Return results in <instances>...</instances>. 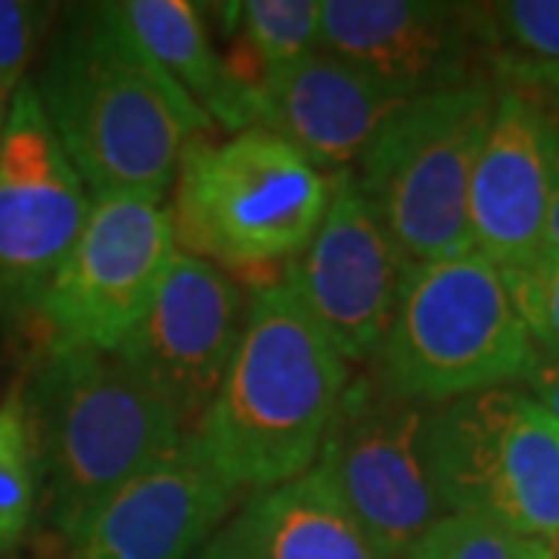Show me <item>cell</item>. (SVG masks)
<instances>
[{"label":"cell","mask_w":559,"mask_h":559,"mask_svg":"<svg viewBox=\"0 0 559 559\" xmlns=\"http://www.w3.org/2000/svg\"><path fill=\"white\" fill-rule=\"evenodd\" d=\"M32 84L91 200L165 202L183 146L215 134L212 119L121 35L103 3L66 13Z\"/></svg>","instance_id":"1"},{"label":"cell","mask_w":559,"mask_h":559,"mask_svg":"<svg viewBox=\"0 0 559 559\" xmlns=\"http://www.w3.org/2000/svg\"><path fill=\"white\" fill-rule=\"evenodd\" d=\"M348 382L352 364L286 280L264 283L249 289L237 355L190 439L234 488H280L318 463Z\"/></svg>","instance_id":"2"},{"label":"cell","mask_w":559,"mask_h":559,"mask_svg":"<svg viewBox=\"0 0 559 559\" xmlns=\"http://www.w3.org/2000/svg\"><path fill=\"white\" fill-rule=\"evenodd\" d=\"M25 382L44 522L62 547L124 481L187 439L119 352L47 345Z\"/></svg>","instance_id":"3"},{"label":"cell","mask_w":559,"mask_h":559,"mask_svg":"<svg viewBox=\"0 0 559 559\" xmlns=\"http://www.w3.org/2000/svg\"><path fill=\"white\" fill-rule=\"evenodd\" d=\"M326 205L330 175L277 134L246 128L183 146L168 212L180 252L255 289L308 249Z\"/></svg>","instance_id":"4"},{"label":"cell","mask_w":559,"mask_h":559,"mask_svg":"<svg viewBox=\"0 0 559 559\" xmlns=\"http://www.w3.org/2000/svg\"><path fill=\"white\" fill-rule=\"evenodd\" d=\"M535 345L498 264L466 252L411 264L370 367L401 399L448 404L525 377Z\"/></svg>","instance_id":"5"},{"label":"cell","mask_w":559,"mask_h":559,"mask_svg":"<svg viewBox=\"0 0 559 559\" xmlns=\"http://www.w3.org/2000/svg\"><path fill=\"white\" fill-rule=\"evenodd\" d=\"M495 106L491 81L414 97L348 168L360 200L407 264L473 252L469 183Z\"/></svg>","instance_id":"6"},{"label":"cell","mask_w":559,"mask_h":559,"mask_svg":"<svg viewBox=\"0 0 559 559\" xmlns=\"http://www.w3.org/2000/svg\"><path fill=\"white\" fill-rule=\"evenodd\" d=\"M429 460L448 513L485 516L520 538L559 540V423L522 385L436 404Z\"/></svg>","instance_id":"7"},{"label":"cell","mask_w":559,"mask_h":559,"mask_svg":"<svg viewBox=\"0 0 559 559\" xmlns=\"http://www.w3.org/2000/svg\"><path fill=\"white\" fill-rule=\"evenodd\" d=\"M429 414L370 367L348 382L314 463L380 559H411L448 513L429 460Z\"/></svg>","instance_id":"8"},{"label":"cell","mask_w":559,"mask_h":559,"mask_svg":"<svg viewBox=\"0 0 559 559\" xmlns=\"http://www.w3.org/2000/svg\"><path fill=\"white\" fill-rule=\"evenodd\" d=\"M178 255L165 202L94 197L38 305L47 345L119 352Z\"/></svg>","instance_id":"9"},{"label":"cell","mask_w":559,"mask_h":559,"mask_svg":"<svg viewBox=\"0 0 559 559\" xmlns=\"http://www.w3.org/2000/svg\"><path fill=\"white\" fill-rule=\"evenodd\" d=\"M91 193L44 116L35 84H20L0 150V318L25 320L79 240Z\"/></svg>","instance_id":"10"},{"label":"cell","mask_w":559,"mask_h":559,"mask_svg":"<svg viewBox=\"0 0 559 559\" xmlns=\"http://www.w3.org/2000/svg\"><path fill=\"white\" fill-rule=\"evenodd\" d=\"M246 305L230 274L178 249L150 308L121 342L119 358L175 411L187 436L197 432L227 377Z\"/></svg>","instance_id":"11"},{"label":"cell","mask_w":559,"mask_h":559,"mask_svg":"<svg viewBox=\"0 0 559 559\" xmlns=\"http://www.w3.org/2000/svg\"><path fill=\"white\" fill-rule=\"evenodd\" d=\"M407 267L345 168L330 175L326 215L283 280L342 358L370 364L392 326Z\"/></svg>","instance_id":"12"},{"label":"cell","mask_w":559,"mask_h":559,"mask_svg":"<svg viewBox=\"0 0 559 559\" xmlns=\"http://www.w3.org/2000/svg\"><path fill=\"white\" fill-rule=\"evenodd\" d=\"M320 47L355 62L401 100L488 81L476 3L323 0Z\"/></svg>","instance_id":"13"},{"label":"cell","mask_w":559,"mask_h":559,"mask_svg":"<svg viewBox=\"0 0 559 559\" xmlns=\"http://www.w3.org/2000/svg\"><path fill=\"white\" fill-rule=\"evenodd\" d=\"M237 495L187 436L103 500L66 544V559H187L224 525Z\"/></svg>","instance_id":"14"},{"label":"cell","mask_w":559,"mask_h":559,"mask_svg":"<svg viewBox=\"0 0 559 559\" xmlns=\"http://www.w3.org/2000/svg\"><path fill=\"white\" fill-rule=\"evenodd\" d=\"M557 143L554 112L498 91L495 119L469 183V230L473 252L500 271L520 267L544 249Z\"/></svg>","instance_id":"15"},{"label":"cell","mask_w":559,"mask_h":559,"mask_svg":"<svg viewBox=\"0 0 559 559\" xmlns=\"http://www.w3.org/2000/svg\"><path fill=\"white\" fill-rule=\"evenodd\" d=\"M407 100L330 50H314L264 81L252 128L293 143L323 175L355 168L382 124Z\"/></svg>","instance_id":"16"},{"label":"cell","mask_w":559,"mask_h":559,"mask_svg":"<svg viewBox=\"0 0 559 559\" xmlns=\"http://www.w3.org/2000/svg\"><path fill=\"white\" fill-rule=\"evenodd\" d=\"M106 16L121 35L138 44L190 100L200 106L215 128L237 134L252 128V112L230 84L221 53L212 47L209 25L190 0H116L103 3Z\"/></svg>","instance_id":"17"},{"label":"cell","mask_w":559,"mask_h":559,"mask_svg":"<svg viewBox=\"0 0 559 559\" xmlns=\"http://www.w3.org/2000/svg\"><path fill=\"white\" fill-rule=\"evenodd\" d=\"M237 522L259 559H380L320 469L255 491Z\"/></svg>","instance_id":"18"},{"label":"cell","mask_w":559,"mask_h":559,"mask_svg":"<svg viewBox=\"0 0 559 559\" xmlns=\"http://www.w3.org/2000/svg\"><path fill=\"white\" fill-rule=\"evenodd\" d=\"M485 75L559 119V0L476 3Z\"/></svg>","instance_id":"19"},{"label":"cell","mask_w":559,"mask_h":559,"mask_svg":"<svg viewBox=\"0 0 559 559\" xmlns=\"http://www.w3.org/2000/svg\"><path fill=\"white\" fill-rule=\"evenodd\" d=\"M218 10L227 38L221 66L249 112L274 72L320 50V0H246Z\"/></svg>","instance_id":"20"},{"label":"cell","mask_w":559,"mask_h":559,"mask_svg":"<svg viewBox=\"0 0 559 559\" xmlns=\"http://www.w3.org/2000/svg\"><path fill=\"white\" fill-rule=\"evenodd\" d=\"M40 485L25 407V382L0 399V559L13 557L38 525Z\"/></svg>","instance_id":"21"},{"label":"cell","mask_w":559,"mask_h":559,"mask_svg":"<svg viewBox=\"0 0 559 559\" xmlns=\"http://www.w3.org/2000/svg\"><path fill=\"white\" fill-rule=\"evenodd\" d=\"M535 538H520L473 513H444L414 547L411 559H528Z\"/></svg>","instance_id":"22"},{"label":"cell","mask_w":559,"mask_h":559,"mask_svg":"<svg viewBox=\"0 0 559 559\" xmlns=\"http://www.w3.org/2000/svg\"><path fill=\"white\" fill-rule=\"evenodd\" d=\"M513 305L538 355H559V252L540 249L535 259L503 271Z\"/></svg>","instance_id":"23"},{"label":"cell","mask_w":559,"mask_h":559,"mask_svg":"<svg viewBox=\"0 0 559 559\" xmlns=\"http://www.w3.org/2000/svg\"><path fill=\"white\" fill-rule=\"evenodd\" d=\"M60 16L57 3L0 0V87L20 91L38 47Z\"/></svg>","instance_id":"24"},{"label":"cell","mask_w":559,"mask_h":559,"mask_svg":"<svg viewBox=\"0 0 559 559\" xmlns=\"http://www.w3.org/2000/svg\"><path fill=\"white\" fill-rule=\"evenodd\" d=\"M522 389L559 423V355H538L528 364Z\"/></svg>","instance_id":"25"},{"label":"cell","mask_w":559,"mask_h":559,"mask_svg":"<svg viewBox=\"0 0 559 559\" xmlns=\"http://www.w3.org/2000/svg\"><path fill=\"white\" fill-rule=\"evenodd\" d=\"M187 559H259L252 544L246 538V532L240 528L237 516L227 520L221 525L218 532L212 538L202 544L197 554H190Z\"/></svg>","instance_id":"26"},{"label":"cell","mask_w":559,"mask_h":559,"mask_svg":"<svg viewBox=\"0 0 559 559\" xmlns=\"http://www.w3.org/2000/svg\"><path fill=\"white\" fill-rule=\"evenodd\" d=\"M544 249H557L559 252V143H557V162H554L550 205H547V224H544Z\"/></svg>","instance_id":"27"},{"label":"cell","mask_w":559,"mask_h":559,"mask_svg":"<svg viewBox=\"0 0 559 559\" xmlns=\"http://www.w3.org/2000/svg\"><path fill=\"white\" fill-rule=\"evenodd\" d=\"M13 97H16V91H7V87H0V150H3V134H7V121H10Z\"/></svg>","instance_id":"28"},{"label":"cell","mask_w":559,"mask_h":559,"mask_svg":"<svg viewBox=\"0 0 559 559\" xmlns=\"http://www.w3.org/2000/svg\"><path fill=\"white\" fill-rule=\"evenodd\" d=\"M554 550H557V544H550V540H535L532 557L528 559H554Z\"/></svg>","instance_id":"29"},{"label":"cell","mask_w":559,"mask_h":559,"mask_svg":"<svg viewBox=\"0 0 559 559\" xmlns=\"http://www.w3.org/2000/svg\"><path fill=\"white\" fill-rule=\"evenodd\" d=\"M554 559H559V540H557V550H554Z\"/></svg>","instance_id":"30"}]
</instances>
